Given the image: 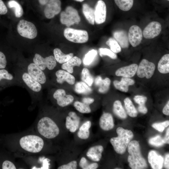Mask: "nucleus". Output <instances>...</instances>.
<instances>
[{
  "label": "nucleus",
  "mask_w": 169,
  "mask_h": 169,
  "mask_svg": "<svg viewBox=\"0 0 169 169\" xmlns=\"http://www.w3.org/2000/svg\"><path fill=\"white\" fill-rule=\"evenodd\" d=\"M157 68L159 72L162 74L169 72V54L164 55L158 62Z\"/></svg>",
  "instance_id": "bb28decb"
},
{
  "label": "nucleus",
  "mask_w": 169,
  "mask_h": 169,
  "mask_svg": "<svg viewBox=\"0 0 169 169\" xmlns=\"http://www.w3.org/2000/svg\"><path fill=\"white\" fill-rule=\"evenodd\" d=\"M148 161L153 169L162 168L164 159L163 157L155 151L151 150L148 153Z\"/></svg>",
  "instance_id": "a211bd4d"
},
{
  "label": "nucleus",
  "mask_w": 169,
  "mask_h": 169,
  "mask_svg": "<svg viewBox=\"0 0 169 169\" xmlns=\"http://www.w3.org/2000/svg\"><path fill=\"white\" fill-rule=\"evenodd\" d=\"M24 70L41 85L46 82L47 79L44 71L33 62L28 64Z\"/></svg>",
  "instance_id": "1a4fd4ad"
},
{
  "label": "nucleus",
  "mask_w": 169,
  "mask_h": 169,
  "mask_svg": "<svg viewBox=\"0 0 169 169\" xmlns=\"http://www.w3.org/2000/svg\"><path fill=\"white\" fill-rule=\"evenodd\" d=\"M74 90L77 93L87 95L92 92V89L87 84L83 82H77L74 86Z\"/></svg>",
  "instance_id": "7c9ffc66"
},
{
  "label": "nucleus",
  "mask_w": 169,
  "mask_h": 169,
  "mask_svg": "<svg viewBox=\"0 0 169 169\" xmlns=\"http://www.w3.org/2000/svg\"><path fill=\"white\" fill-rule=\"evenodd\" d=\"M164 166L166 169L169 168V154L168 153L166 154L165 156Z\"/></svg>",
  "instance_id": "603ef678"
},
{
  "label": "nucleus",
  "mask_w": 169,
  "mask_h": 169,
  "mask_svg": "<svg viewBox=\"0 0 169 169\" xmlns=\"http://www.w3.org/2000/svg\"><path fill=\"white\" fill-rule=\"evenodd\" d=\"M20 147L24 151L30 153H36L43 149L44 142L40 136L28 135L21 137L19 141Z\"/></svg>",
  "instance_id": "7ed1b4c3"
},
{
  "label": "nucleus",
  "mask_w": 169,
  "mask_h": 169,
  "mask_svg": "<svg viewBox=\"0 0 169 169\" xmlns=\"http://www.w3.org/2000/svg\"><path fill=\"white\" fill-rule=\"evenodd\" d=\"M56 81L60 84H63L66 81L69 84H73L75 81L74 77L69 73L64 70L59 69L55 73Z\"/></svg>",
  "instance_id": "aec40b11"
},
{
  "label": "nucleus",
  "mask_w": 169,
  "mask_h": 169,
  "mask_svg": "<svg viewBox=\"0 0 169 169\" xmlns=\"http://www.w3.org/2000/svg\"><path fill=\"white\" fill-rule=\"evenodd\" d=\"M155 69L154 64L146 59H142L137 69L136 73L138 77L141 78H151L153 75Z\"/></svg>",
  "instance_id": "9d476101"
},
{
  "label": "nucleus",
  "mask_w": 169,
  "mask_h": 169,
  "mask_svg": "<svg viewBox=\"0 0 169 169\" xmlns=\"http://www.w3.org/2000/svg\"><path fill=\"white\" fill-rule=\"evenodd\" d=\"M99 51L100 55L101 57L104 55H107L113 59H115L117 58L116 54L109 49L100 48L99 49Z\"/></svg>",
  "instance_id": "37998d69"
},
{
  "label": "nucleus",
  "mask_w": 169,
  "mask_h": 169,
  "mask_svg": "<svg viewBox=\"0 0 169 169\" xmlns=\"http://www.w3.org/2000/svg\"><path fill=\"white\" fill-rule=\"evenodd\" d=\"M64 35L67 39L75 43H84L87 42L89 39L87 31L70 28H66L64 30Z\"/></svg>",
  "instance_id": "423d86ee"
},
{
  "label": "nucleus",
  "mask_w": 169,
  "mask_h": 169,
  "mask_svg": "<svg viewBox=\"0 0 169 169\" xmlns=\"http://www.w3.org/2000/svg\"><path fill=\"white\" fill-rule=\"evenodd\" d=\"M103 147L101 145L96 146L90 148L86 153L87 156L91 160L98 161L102 157Z\"/></svg>",
  "instance_id": "b1692460"
},
{
  "label": "nucleus",
  "mask_w": 169,
  "mask_h": 169,
  "mask_svg": "<svg viewBox=\"0 0 169 169\" xmlns=\"http://www.w3.org/2000/svg\"><path fill=\"white\" fill-rule=\"evenodd\" d=\"M91 123L90 121L84 122L80 127L77 133L79 138L82 139H86L90 136L89 129L91 127Z\"/></svg>",
  "instance_id": "cd10ccee"
},
{
  "label": "nucleus",
  "mask_w": 169,
  "mask_h": 169,
  "mask_svg": "<svg viewBox=\"0 0 169 169\" xmlns=\"http://www.w3.org/2000/svg\"><path fill=\"white\" fill-rule=\"evenodd\" d=\"M82 11L86 19L91 24L94 25L95 22L94 11L88 4L83 5Z\"/></svg>",
  "instance_id": "c756f323"
},
{
  "label": "nucleus",
  "mask_w": 169,
  "mask_h": 169,
  "mask_svg": "<svg viewBox=\"0 0 169 169\" xmlns=\"http://www.w3.org/2000/svg\"><path fill=\"white\" fill-rule=\"evenodd\" d=\"M14 79L13 75L5 69H0V81L2 80H12Z\"/></svg>",
  "instance_id": "c03bdc74"
},
{
  "label": "nucleus",
  "mask_w": 169,
  "mask_h": 169,
  "mask_svg": "<svg viewBox=\"0 0 169 169\" xmlns=\"http://www.w3.org/2000/svg\"><path fill=\"white\" fill-rule=\"evenodd\" d=\"M82 101L84 104L89 105L94 102V99L90 98L85 97L82 99Z\"/></svg>",
  "instance_id": "8fccbe9b"
},
{
  "label": "nucleus",
  "mask_w": 169,
  "mask_h": 169,
  "mask_svg": "<svg viewBox=\"0 0 169 169\" xmlns=\"http://www.w3.org/2000/svg\"><path fill=\"white\" fill-rule=\"evenodd\" d=\"M18 33L21 36L29 39L35 38L38 34V31L32 22L24 19H21L17 26Z\"/></svg>",
  "instance_id": "39448f33"
},
{
  "label": "nucleus",
  "mask_w": 169,
  "mask_h": 169,
  "mask_svg": "<svg viewBox=\"0 0 169 169\" xmlns=\"http://www.w3.org/2000/svg\"><path fill=\"white\" fill-rule=\"evenodd\" d=\"M113 36L121 47L123 48L128 47L129 42L128 34L125 31L123 30L116 31L113 33Z\"/></svg>",
  "instance_id": "5701e85b"
},
{
  "label": "nucleus",
  "mask_w": 169,
  "mask_h": 169,
  "mask_svg": "<svg viewBox=\"0 0 169 169\" xmlns=\"http://www.w3.org/2000/svg\"><path fill=\"white\" fill-rule=\"evenodd\" d=\"M143 37L142 30L138 26L133 25L129 30L128 38L129 43L133 47L138 45L141 43Z\"/></svg>",
  "instance_id": "f8f14e48"
},
{
  "label": "nucleus",
  "mask_w": 169,
  "mask_h": 169,
  "mask_svg": "<svg viewBox=\"0 0 169 169\" xmlns=\"http://www.w3.org/2000/svg\"><path fill=\"white\" fill-rule=\"evenodd\" d=\"M61 10V2L60 0H49L44 10L45 17L47 18H53Z\"/></svg>",
  "instance_id": "9b49d317"
},
{
  "label": "nucleus",
  "mask_w": 169,
  "mask_h": 169,
  "mask_svg": "<svg viewBox=\"0 0 169 169\" xmlns=\"http://www.w3.org/2000/svg\"><path fill=\"white\" fill-rule=\"evenodd\" d=\"M169 125V121L166 120L162 122L155 123L152 125V127L160 132H162L165 128Z\"/></svg>",
  "instance_id": "a18cd8bd"
},
{
  "label": "nucleus",
  "mask_w": 169,
  "mask_h": 169,
  "mask_svg": "<svg viewBox=\"0 0 169 169\" xmlns=\"http://www.w3.org/2000/svg\"><path fill=\"white\" fill-rule=\"evenodd\" d=\"M113 83L117 89L126 92L128 91L129 86L133 85L135 83V81L129 78L123 77L121 81L115 80Z\"/></svg>",
  "instance_id": "4be33fe9"
},
{
  "label": "nucleus",
  "mask_w": 169,
  "mask_h": 169,
  "mask_svg": "<svg viewBox=\"0 0 169 169\" xmlns=\"http://www.w3.org/2000/svg\"><path fill=\"white\" fill-rule=\"evenodd\" d=\"M53 97L56 100L57 104L62 107L67 106L74 100V98L70 95H66L63 89H58L54 93Z\"/></svg>",
  "instance_id": "ddd939ff"
},
{
  "label": "nucleus",
  "mask_w": 169,
  "mask_h": 169,
  "mask_svg": "<svg viewBox=\"0 0 169 169\" xmlns=\"http://www.w3.org/2000/svg\"><path fill=\"white\" fill-rule=\"evenodd\" d=\"M66 119V128L72 133L75 132L78 128L80 118L73 111L69 112Z\"/></svg>",
  "instance_id": "f3484780"
},
{
  "label": "nucleus",
  "mask_w": 169,
  "mask_h": 169,
  "mask_svg": "<svg viewBox=\"0 0 169 169\" xmlns=\"http://www.w3.org/2000/svg\"><path fill=\"white\" fill-rule=\"evenodd\" d=\"M76 1L79 2H82L83 1H84V0H74Z\"/></svg>",
  "instance_id": "4d7b16f0"
},
{
  "label": "nucleus",
  "mask_w": 169,
  "mask_h": 169,
  "mask_svg": "<svg viewBox=\"0 0 169 169\" xmlns=\"http://www.w3.org/2000/svg\"><path fill=\"white\" fill-rule=\"evenodd\" d=\"M149 142L150 144L156 147L162 146L165 143L163 138L159 135L151 138L149 140Z\"/></svg>",
  "instance_id": "79ce46f5"
},
{
  "label": "nucleus",
  "mask_w": 169,
  "mask_h": 169,
  "mask_svg": "<svg viewBox=\"0 0 169 169\" xmlns=\"http://www.w3.org/2000/svg\"><path fill=\"white\" fill-rule=\"evenodd\" d=\"M134 100L139 105L138 108L139 111L144 114L146 113L147 109L145 105L147 100L146 97L143 95H137L134 97Z\"/></svg>",
  "instance_id": "2f4dec72"
},
{
  "label": "nucleus",
  "mask_w": 169,
  "mask_h": 169,
  "mask_svg": "<svg viewBox=\"0 0 169 169\" xmlns=\"http://www.w3.org/2000/svg\"><path fill=\"white\" fill-rule=\"evenodd\" d=\"M22 81L33 92L39 93L42 89V85L34 79L24 70L21 75Z\"/></svg>",
  "instance_id": "4468645a"
},
{
  "label": "nucleus",
  "mask_w": 169,
  "mask_h": 169,
  "mask_svg": "<svg viewBox=\"0 0 169 169\" xmlns=\"http://www.w3.org/2000/svg\"><path fill=\"white\" fill-rule=\"evenodd\" d=\"M163 141L165 143L169 144V128L167 129L166 135L163 138Z\"/></svg>",
  "instance_id": "864d4df0"
},
{
  "label": "nucleus",
  "mask_w": 169,
  "mask_h": 169,
  "mask_svg": "<svg viewBox=\"0 0 169 169\" xmlns=\"http://www.w3.org/2000/svg\"><path fill=\"white\" fill-rule=\"evenodd\" d=\"M115 169H120V168H115Z\"/></svg>",
  "instance_id": "13d9d810"
},
{
  "label": "nucleus",
  "mask_w": 169,
  "mask_h": 169,
  "mask_svg": "<svg viewBox=\"0 0 169 169\" xmlns=\"http://www.w3.org/2000/svg\"><path fill=\"white\" fill-rule=\"evenodd\" d=\"M8 7L12 8L14 11L15 16L17 18L21 17L23 14V8L17 1L14 0H10L8 3Z\"/></svg>",
  "instance_id": "c85d7f7f"
},
{
  "label": "nucleus",
  "mask_w": 169,
  "mask_h": 169,
  "mask_svg": "<svg viewBox=\"0 0 169 169\" xmlns=\"http://www.w3.org/2000/svg\"><path fill=\"white\" fill-rule=\"evenodd\" d=\"M8 8L2 0H0V15H5L8 13Z\"/></svg>",
  "instance_id": "09e8293b"
},
{
  "label": "nucleus",
  "mask_w": 169,
  "mask_h": 169,
  "mask_svg": "<svg viewBox=\"0 0 169 169\" xmlns=\"http://www.w3.org/2000/svg\"><path fill=\"white\" fill-rule=\"evenodd\" d=\"M113 111L116 115L121 119H124L127 117L126 114L119 100H117L114 102Z\"/></svg>",
  "instance_id": "473e14b6"
},
{
  "label": "nucleus",
  "mask_w": 169,
  "mask_h": 169,
  "mask_svg": "<svg viewBox=\"0 0 169 169\" xmlns=\"http://www.w3.org/2000/svg\"><path fill=\"white\" fill-rule=\"evenodd\" d=\"M110 79L108 78H106L102 81L99 86V91L102 93H105L107 92L109 90L110 84Z\"/></svg>",
  "instance_id": "a19ab883"
},
{
  "label": "nucleus",
  "mask_w": 169,
  "mask_h": 169,
  "mask_svg": "<svg viewBox=\"0 0 169 169\" xmlns=\"http://www.w3.org/2000/svg\"><path fill=\"white\" fill-rule=\"evenodd\" d=\"M99 125L100 128L105 131L113 129L114 123L112 115L109 113H104L100 119Z\"/></svg>",
  "instance_id": "412c9836"
},
{
  "label": "nucleus",
  "mask_w": 169,
  "mask_h": 169,
  "mask_svg": "<svg viewBox=\"0 0 169 169\" xmlns=\"http://www.w3.org/2000/svg\"><path fill=\"white\" fill-rule=\"evenodd\" d=\"M167 0L168 1H169V0Z\"/></svg>",
  "instance_id": "bf43d9fd"
},
{
  "label": "nucleus",
  "mask_w": 169,
  "mask_h": 169,
  "mask_svg": "<svg viewBox=\"0 0 169 169\" xmlns=\"http://www.w3.org/2000/svg\"><path fill=\"white\" fill-rule=\"evenodd\" d=\"M103 79L100 76H98L95 79V84L97 86H99L100 84L101 83Z\"/></svg>",
  "instance_id": "5fc2aeb1"
},
{
  "label": "nucleus",
  "mask_w": 169,
  "mask_h": 169,
  "mask_svg": "<svg viewBox=\"0 0 169 169\" xmlns=\"http://www.w3.org/2000/svg\"><path fill=\"white\" fill-rule=\"evenodd\" d=\"M53 53L56 61L61 64L66 62L73 57V53L64 54L58 48H55L54 49Z\"/></svg>",
  "instance_id": "a878e982"
},
{
  "label": "nucleus",
  "mask_w": 169,
  "mask_h": 169,
  "mask_svg": "<svg viewBox=\"0 0 169 169\" xmlns=\"http://www.w3.org/2000/svg\"><path fill=\"white\" fill-rule=\"evenodd\" d=\"M118 136L111 138L110 141L116 153L120 154H124L128 146L133 137L132 131L118 127L116 129Z\"/></svg>",
  "instance_id": "f03ea898"
},
{
  "label": "nucleus",
  "mask_w": 169,
  "mask_h": 169,
  "mask_svg": "<svg viewBox=\"0 0 169 169\" xmlns=\"http://www.w3.org/2000/svg\"><path fill=\"white\" fill-rule=\"evenodd\" d=\"M81 79L89 86H91L92 85L93 78L88 69L84 68L83 69L81 73Z\"/></svg>",
  "instance_id": "c9c22d12"
},
{
  "label": "nucleus",
  "mask_w": 169,
  "mask_h": 169,
  "mask_svg": "<svg viewBox=\"0 0 169 169\" xmlns=\"http://www.w3.org/2000/svg\"><path fill=\"white\" fill-rule=\"evenodd\" d=\"M118 7L121 10L127 11L132 7L133 0H114Z\"/></svg>",
  "instance_id": "f704fd0d"
},
{
  "label": "nucleus",
  "mask_w": 169,
  "mask_h": 169,
  "mask_svg": "<svg viewBox=\"0 0 169 169\" xmlns=\"http://www.w3.org/2000/svg\"><path fill=\"white\" fill-rule=\"evenodd\" d=\"M77 167L76 161H73L67 164L62 165L58 168V169H76Z\"/></svg>",
  "instance_id": "49530a36"
},
{
  "label": "nucleus",
  "mask_w": 169,
  "mask_h": 169,
  "mask_svg": "<svg viewBox=\"0 0 169 169\" xmlns=\"http://www.w3.org/2000/svg\"><path fill=\"white\" fill-rule=\"evenodd\" d=\"M124 103L128 115L132 117H136L138 114L137 110L131 100L128 98H126L124 100Z\"/></svg>",
  "instance_id": "72a5a7b5"
},
{
  "label": "nucleus",
  "mask_w": 169,
  "mask_h": 169,
  "mask_svg": "<svg viewBox=\"0 0 169 169\" xmlns=\"http://www.w3.org/2000/svg\"><path fill=\"white\" fill-rule=\"evenodd\" d=\"M106 8L105 3L102 0H98L94 11L95 21L97 24H101L105 21Z\"/></svg>",
  "instance_id": "dca6fc26"
},
{
  "label": "nucleus",
  "mask_w": 169,
  "mask_h": 169,
  "mask_svg": "<svg viewBox=\"0 0 169 169\" xmlns=\"http://www.w3.org/2000/svg\"><path fill=\"white\" fill-rule=\"evenodd\" d=\"M138 65L135 64L122 67L115 72V75L118 76L131 78L133 76L136 72Z\"/></svg>",
  "instance_id": "6ab92c4d"
},
{
  "label": "nucleus",
  "mask_w": 169,
  "mask_h": 169,
  "mask_svg": "<svg viewBox=\"0 0 169 169\" xmlns=\"http://www.w3.org/2000/svg\"><path fill=\"white\" fill-rule=\"evenodd\" d=\"M163 113L166 115H169V101H168L166 104L165 105L162 110Z\"/></svg>",
  "instance_id": "3c124183"
},
{
  "label": "nucleus",
  "mask_w": 169,
  "mask_h": 169,
  "mask_svg": "<svg viewBox=\"0 0 169 169\" xmlns=\"http://www.w3.org/2000/svg\"><path fill=\"white\" fill-rule=\"evenodd\" d=\"M127 148L129 153L127 160L130 167L132 169L146 168L147 164L141 154L138 142L136 140L130 141Z\"/></svg>",
  "instance_id": "f257e3e1"
},
{
  "label": "nucleus",
  "mask_w": 169,
  "mask_h": 169,
  "mask_svg": "<svg viewBox=\"0 0 169 169\" xmlns=\"http://www.w3.org/2000/svg\"><path fill=\"white\" fill-rule=\"evenodd\" d=\"M33 61L43 71L46 69L49 70H52L57 65V61L54 56L50 55L44 57L37 53L35 54Z\"/></svg>",
  "instance_id": "6e6552de"
},
{
  "label": "nucleus",
  "mask_w": 169,
  "mask_h": 169,
  "mask_svg": "<svg viewBox=\"0 0 169 169\" xmlns=\"http://www.w3.org/2000/svg\"><path fill=\"white\" fill-rule=\"evenodd\" d=\"M49 0H38V2L40 4L42 5H46Z\"/></svg>",
  "instance_id": "6e6d98bb"
},
{
  "label": "nucleus",
  "mask_w": 169,
  "mask_h": 169,
  "mask_svg": "<svg viewBox=\"0 0 169 169\" xmlns=\"http://www.w3.org/2000/svg\"><path fill=\"white\" fill-rule=\"evenodd\" d=\"M97 54L96 50L93 49L87 53L85 55L83 59V63L85 65H90L94 60Z\"/></svg>",
  "instance_id": "58836bf2"
},
{
  "label": "nucleus",
  "mask_w": 169,
  "mask_h": 169,
  "mask_svg": "<svg viewBox=\"0 0 169 169\" xmlns=\"http://www.w3.org/2000/svg\"><path fill=\"white\" fill-rule=\"evenodd\" d=\"M79 165L80 167L83 169H96L98 167V165L96 163L89 164L86 159L84 157H82L81 159Z\"/></svg>",
  "instance_id": "ea45409f"
},
{
  "label": "nucleus",
  "mask_w": 169,
  "mask_h": 169,
  "mask_svg": "<svg viewBox=\"0 0 169 169\" xmlns=\"http://www.w3.org/2000/svg\"><path fill=\"white\" fill-rule=\"evenodd\" d=\"M2 168L3 169H16V167L12 162L8 160H6L2 164Z\"/></svg>",
  "instance_id": "de8ad7c7"
},
{
  "label": "nucleus",
  "mask_w": 169,
  "mask_h": 169,
  "mask_svg": "<svg viewBox=\"0 0 169 169\" xmlns=\"http://www.w3.org/2000/svg\"><path fill=\"white\" fill-rule=\"evenodd\" d=\"M106 44L110 47V50L115 53H118L121 51L120 45L114 38H110L106 42Z\"/></svg>",
  "instance_id": "4c0bfd02"
},
{
  "label": "nucleus",
  "mask_w": 169,
  "mask_h": 169,
  "mask_svg": "<svg viewBox=\"0 0 169 169\" xmlns=\"http://www.w3.org/2000/svg\"><path fill=\"white\" fill-rule=\"evenodd\" d=\"M37 129L39 135L49 139L56 137L59 133V128L56 124L51 118L46 116L39 120Z\"/></svg>",
  "instance_id": "20e7f679"
},
{
  "label": "nucleus",
  "mask_w": 169,
  "mask_h": 169,
  "mask_svg": "<svg viewBox=\"0 0 169 169\" xmlns=\"http://www.w3.org/2000/svg\"><path fill=\"white\" fill-rule=\"evenodd\" d=\"M80 21V18L77 11L71 6L67 7L65 11L60 13L61 23L68 27L74 24H79Z\"/></svg>",
  "instance_id": "0eeeda50"
},
{
  "label": "nucleus",
  "mask_w": 169,
  "mask_h": 169,
  "mask_svg": "<svg viewBox=\"0 0 169 169\" xmlns=\"http://www.w3.org/2000/svg\"><path fill=\"white\" fill-rule=\"evenodd\" d=\"M74 105L76 109L81 113H89L91 111L89 105L83 103L76 101L74 102Z\"/></svg>",
  "instance_id": "e433bc0d"
},
{
  "label": "nucleus",
  "mask_w": 169,
  "mask_h": 169,
  "mask_svg": "<svg viewBox=\"0 0 169 169\" xmlns=\"http://www.w3.org/2000/svg\"><path fill=\"white\" fill-rule=\"evenodd\" d=\"M161 30V26L158 22L153 21L150 23L144 28L142 34L146 39H150L157 36Z\"/></svg>",
  "instance_id": "2eb2a0df"
},
{
  "label": "nucleus",
  "mask_w": 169,
  "mask_h": 169,
  "mask_svg": "<svg viewBox=\"0 0 169 169\" xmlns=\"http://www.w3.org/2000/svg\"><path fill=\"white\" fill-rule=\"evenodd\" d=\"M81 63V59L77 56H75L63 63L61 65V68L70 73H72L73 72L74 67L75 66H79Z\"/></svg>",
  "instance_id": "393cba45"
}]
</instances>
